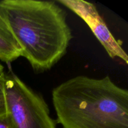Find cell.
<instances>
[{
    "mask_svg": "<svg viewBox=\"0 0 128 128\" xmlns=\"http://www.w3.org/2000/svg\"><path fill=\"white\" fill-rule=\"evenodd\" d=\"M56 2L70 9L87 24L111 58H120L128 64L127 53L114 37L94 4L84 0H58Z\"/></svg>",
    "mask_w": 128,
    "mask_h": 128,
    "instance_id": "cell-4",
    "label": "cell"
},
{
    "mask_svg": "<svg viewBox=\"0 0 128 128\" xmlns=\"http://www.w3.org/2000/svg\"><path fill=\"white\" fill-rule=\"evenodd\" d=\"M21 56V49L0 11V61L10 64Z\"/></svg>",
    "mask_w": 128,
    "mask_h": 128,
    "instance_id": "cell-5",
    "label": "cell"
},
{
    "mask_svg": "<svg viewBox=\"0 0 128 128\" xmlns=\"http://www.w3.org/2000/svg\"><path fill=\"white\" fill-rule=\"evenodd\" d=\"M4 72L5 71H4V66H2L1 63H0V75L4 74Z\"/></svg>",
    "mask_w": 128,
    "mask_h": 128,
    "instance_id": "cell-8",
    "label": "cell"
},
{
    "mask_svg": "<svg viewBox=\"0 0 128 128\" xmlns=\"http://www.w3.org/2000/svg\"><path fill=\"white\" fill-rule=\"evenodd\" d=\"M4 72L2 74L0 75V116L6 114L7 113L4 88Z\"/></svg>",
    "mask_w": 128,
    "mask_h": 128,
    "instance_id": "cell-6",
    "label": "cell"
},
{
    "mask_svg": "<svg viewBox=\"0 0 128 128\" xmlns=\"http://www.w3.org/2000/svg\"><path fill=\"white\" fill-rule=\"evenodd\" d=\"M52 101L63 128H128V91L109 76L70 79L53 89Z\"/></svg>",
    "mask_w": 128,
    "mask_h": 128,
    "instance_id": "cell-2",
    "label": "cell"
},
{
    "mask_svg": "<svg viewBox=\"0 0 128 128\" xmlns=\"http://www.w3.org/2000/svg\"><path fill=\"white\" fill-rule=\"evenodd\" d=\"M0 11L36 72L50 70L66 54L72 40L66 13L56 1L3 0Z\"/></svg>",
    "mask_w": 128,
    "mask_h": 128,
    "instance_id": "cell-1",
    "label": "cell"
},
{
    "mask_svg": "<svg viewBox=\"0 0 128 128\" xmlns=\"http://www.w3.org/2000/svg\"><path fill=\"white\" fill-rule=\"evenodd\" d=\"M0 128H12L11 121L7 114L0 116Z\"/></svg>",
    "mask_w": 128,
    "mask_h": 128,
    "instance_id": "cell-7",
    "label": "cell"
},
{
    "mask_svg": "<svg viewBox=\"0 0 128 128\" xmlns=\"http://www.w3.org/2000/svg\"><path fill=\"white\" fill-rule=\"evenodd\" d=\"M9 65L4 88L7 114L12 128H56L42 96L26 84Z\"/></svg>",
    "mask_w": 128,
    "mask_h": 128,
    "instance_id": "cell-3",
    "label": "cell"
}]
</instances>
